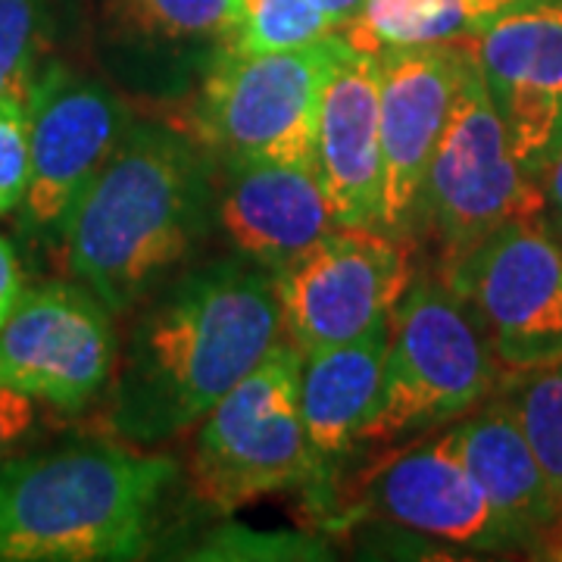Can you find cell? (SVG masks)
<instances>
[{
  "label": "cell",
  "mask_w": 562,
  "mask_h": 562,
  "mask_svg": "<svg viewBox=\"0 0 562 562\" xmlns=\"http://www.w3.org/2000/svg\"><path fill=\"white\" fill-rule=\"evenodd\" d=\"M479 20L465 0H366L341 35L353 50L384 54L435 47L475 35Z\"/></svg>",
  "instance_id": "cell-19"
},
{
  "label": "cell",
  "mask_w": 562,
  "mask_h": 562,
  "mask_svg": "<svg viewBox=\"0 0 562 562\" xmlns=\"http://www.w3.org/2000/svg\"><path fill=\"white\" fill-rule=\"evenodd\" d=\"M322 0H241V20L220 47L232 54H272L291 50L331 35Z\"/></svg>",
  "instance_id": "cell-22"
},
{
  "label": "cell",
  "mask_w": 562,
  "mask_h": 562,
  "mask_svg": "<svg viewBox=\"0 0 562 562\" xmlns=\"http://www.w3.org/2000/svg\"><path fill=\"white\" fill-rule=\"evenodd\" d=\"M382 63L347 50L325 85L316 122V169L338 225L384 228Z\"/></svg>",
  "instance_id": "cell-15"
},
{
  "label": "cell",
  "mask_w": 562,
  "mask_h": 562,
  "mask_svg": "<svg viewBox=\"0 0 562 562\" xmlns=\"http://www.w3.org/2000/svg\"><path fill=\"white\" fill-rule=\"evenodd\" d=\"M501 397L513 409L562 506V360L528 372H509Z\"/></svg>",
  "instance_id": "cell-21"
},
{
  "label": "cell",
  "mask_w": 562,
  "mask_h": 562,
  "mask_svg": "<svg viewBox=\"0 0 562 562\" xmlns=\"http://www.w3.org/2000/svg\"><path fill=\"white\" fill-rule=\"evenodd\" d=\"M216 222V160L162 122H132L63 225V272L113 313L162 288Z\"/></svg>",
  "instance_id": "cell-2"
},
{
  "label": "cell",
  "mask_w": 562,
  "mask_h": 562,
  "mask_svg": "<svg viewBox=\"0 0 562 562\" xmlns=\"http://www.w3.org/2000/svg\"><path fill=\"white\" fill-rule=\"evenodd\" d=\"M29 110L32 162L20 222L29 238L54 247L72 206L135 120L106 81L81 76L63 63H47L41 69Z\"/></svg>",
  "instance_id": "cell-11"
},
{
  "label": "cell",
  "mask_w": 562,
  "mask_h": 562,
  "mask_svg": "<svg viewBox=\"0 0 562 562\" xmlns=\"http://www.w3.org/2000/svg\"><path fill=\"white\" fill-rule=\"evenodd\" d=\"M110 29L147 47L216 41L241 20V0H110Z\"/></svg>",
  "instance_id": "cell-20"
},
{
  "label": "cell",
  "mask_w": 562,
  "mask_h": 562,
  "mask_svg": "<svg viewBox=\"0 0 562 562\" xmlns=\"http://www.w3.org/2000/svg\"><path fill=\"white\" fill-rule=\"evenodd\" d=\"M116 360L113 313L72 279L25 288L0 325V387L60 413H81L106 394Z\"/></svg>",
  "instance_id": "cell-10"
},
{
  "label": "cell",
  "mask_w": 562,
  "mask_h": 562,
  "mask_svg": "<svg viewBox=\"0 0 562 562\" xmlns=\"http://www.w3.org/2000/svg\"><path fill=\"white\" fill-rule=\"evenodd\" d=\"M387 338L391 316L375 322L360 338L303 357L301 413L319 462L344 457L360 443L382 394Z\"/></svg>",
  "instance_id": "cell-17"
},
{
  "label": "cell",
  "mask_w": 562,
  "mask_h": 562,
  "mask_svg": "<svg viewBox=\"0 0 562 562\" xmlns=\"http://www.w3.org/2000/svg\"><path fill=\"white\" fill-rule=\"evenodd\" d=\"M501 387V369L460 297L438 276H413L391 310L379 406L360 443L391 447L447 428Z\"/></svg>",
  "instance_id": "cell-5"
},
{
  "label": "cell",
  "mask_w": 562,
  "mask_h": 562,
  "mask_svg": "<svg viewBox=\"0 0 562 562\" xmlns=\"http://www.w3.org/2000/svg\"><path fill=\"white\" fill-rule=\"evenodd\" d=\"M216 225L269 272L338 228L316 162H238L216 176Z\"/></svg>",
  "instance_id": "cell-16"
},
{
  "label": "cell",
  "mask_w": 562,
  "mask_h": 562,
  "mask_svg": "<svg viewBox=\"0 0 562 562\" xmlns=\"http://www.w3.org/2000/svg\"><path fill=\"white\" fill-rule=\"evenodd\" d=\"M35 422H38V409L32 397L0 387V465L16 457L25 438L35 431Z\"/></svg>",
  "instance_id": "cell-25"
},
{
  "label": "cell",
  "mask_w": 562,
  "mask_h": 562,
  "mask_svg": "<svg viewBox=\"0 0 562 562\" xmlns=\"http://www.w3.org/2000/svg\"><path fill=\"white\" fill-rule=\"evenodd\" d=\"M543 550H547L550 557H562V506H560V516H557V525H553L550 538H547V543H543Z\"/></svg>",
  "instance_id": "cell-30"
},
{
  "label": "cell",
  "mask_w": 562,
  "mask_h": 562,
  "mask_svg": "<svg viewBox=\"0 0 562 562\" xmlns=\"http://www.w3.org/2000/svg\"><path fill=\"white\" fill-rule=\"evenodd\" d=\"M366 519L397 525L469 550H525V535L487 501L469 472L453 428H438L397 443L369 472L353 497Z\"/></svg>",
  "instance_id": "cell-12"
},
{
  "label": "cell",
  "mask_w": 562,
  "mask_h": 562,
  "mask_svg": "<svg viewBox=\"0 0 562 562\" xmlns=\"http://www.w3.org/2000/svg\"><path fill=\"white\" fill-rule=\"evenodd\" d=\"M543 201H547V222L562 244V150L543 176Z\"/></svg>",
  "instance_id": "cell-27"
},
{
  "label": "cell",
  "mask_w": 562,
  "mask_h": 562,
  "mask_svg": "<svg viewBox=\"0 0 562 562\" xmlns=\"http://www.w3.org/2000/svg\"><path fill=\"white\" fill-rule=\"evenodd\" d=\"M22 291H25V276H22L20 254L10 238L0 235V325L10 319Z\"/></svg>",
  "instance_id": "cell-26"
},
{
  "label": "cell",
  "mask_w": 562,
  "mask_h": 562,
  "mask_svg": "<svg viewBox=\"0 0 562 562\" xmlns=\"http://www.w3.org/2000/svg\"><path fill=\"white\" fill-rule=\"evenodd\" d=\"M472 44L516 160L543 184L562 150V0H516Z\"/></svg>",
  "instance_id": "cell-13"
},
{
  "label": "cell",
  "mask_w": 562,
  "mask_h": 562,
  "mask_svg": "<svg viewBox=\"0 0 562 562\" xmlns=\"http://www.w3.org/2000/svg\"><path fill=\"white\" fill-rule=\"evenodd\" d=\"M472 38V35H469ZM469 38L435 47L384 50L382 157L384 232L409 238L422 181L457 98Z\"/></svg>",
  "instance_id": "cell-14"
},
{
  "label": "cell",
  "mask_w": 562,
  "mask_h": 562,
  "mask_svg": "<svg viewBox=\"0 0 562 562\" xmlns=\"http://www.w3.org/2000/svg\"><path fill=\"white\" fill-rule=\"evenodd\" d=\"M350 50L341 32L272 50H216L203 76L198 135L222 166L316 162V122L325 85Z\"/></svg>",
  "instance_id": "cell-7"
},
{
  "label": "cell",
  "mask_w": 562,
  "mask_h": 562,
  "mask_svg": "<svg viewBox=\"0 0 562 562\" xmlns=\"http://www.w3.org/2000/svg\"><path fill=\"white\" fill-rule=\"evenodd\" d=\"M272 276L281 338L306 357L391 316L413 281V241L384 228L338 225Z\"/></svg>",
  "instance_id": "cell-9"
},
{
  "label": "cell",
  "mask_w": 562,
  "mask_h": 562,
  "mask_svg": "<svg viewBox=\"0 0 562 562\" xmlns=\"http://www.w3.org/2000/svg\"><path fill=\"white\" fill-rule=\"evenodd\" d=\"M179 465L79 441L0 465V562L135 560Z\"/></svg>",
  "instance_id": "cell-3"
},
{
  "label": "cell",
  "mask_w": 562,
  "mask_h": 562,
  "mask_svg": "<svg viewBox=\"0 0 562 562\" xmlns=\"http://www.w3.org/2000/svg\"><path fill=\"white\" fill-rule=\"evenodd\" d=\"M453 438L487 501L522 531L528 547L543 550L560 516V501L501 394L453 422Z\"/></svg>",
  "instance_id": "cell-18"
},
{
  "label": "cell",
  "mask_w": 562,
  "mask_h": 562,
  "mask_svg": "<svg viewBox=\"0 0 562 562\" xmlns=\"http://www.w3.org/2000/svg\"><path fill=\"white\" fill-rule=\"evenodd\" d=\"M301 369L303 353L279 335L269 353L203 416L188 472L203 506L232 513L319 475L322 462L301 413Z\"/></svg>",
  "instance_id": "cell-6"
},
{
  "label": "cell",
  "mask_w": 562,
  "mask_h": 562,
  "mask_svg": "<svg viewBox=\"0 0 562 562\" xmlns=\"http://www.w3.org/2000/svg\"><path fill=\"white\" fill-rule=\"evenodd\" d=\"M276 276L241 254L166 281L147 301L106 387V425L132 443L181 435L279 341Z\"/></svg>",
  "instance_id": "cell-1"
},
{
  "label": "cell",
  "mask_w": 562,
  "mask_h": 562,
  "mask_svg": "<svg viewBox=\"0 0 562 562\" xmlns=\"http://www.w3.org/2000/svg\"><path fill=\"white\" fill-rule=\"evenodd\" d=\"M44 47L47 0H0V94H32Z\"/></svg>",
  "instance_id": "cell-23"
},
{
  "label": "cell",
  "mask_w": 562,
  "mask_h": 562,
  "mask_svg": "<svg viewBox=\"0 0 562 562\" xmlns=\"http://www.w3.org/2000/svg\"><path fill=\"white\" fill-rule=\"evenodd\" d=\"M528 216H547L543 184L516 160L469 38L460 88L409 222V241L425 244L443 276L506 222Z\"/></svg>",
  "instance_id": "cell-4"
},
{
  "label": "cell",
  "mask_w": 562,
  "mask_h": 562,
  "mask_svg": "<svg viewBox=\"0 0 562 562\" xmlns=\"http://www.w3.org/2000/svg\"><path fill=\"white\" fill-rule=\"evenodd\" d=\"M32 110L22 94H0V220L20 213L29 191Z\"/></svg>",
  "instance_id": "cell-24"
},
{
  "label": "cell",
  "mask_w": 562,
  "mask_h": 562,
  "mask_svg": "<svg viewBox=\"0 0 562 562\" xmlns=\"http://www.w3.org/2000/svg\"><path fill=\"white\" fill-rule=\"evenodd\" d=\"M362 3H366V0H322V7H325L331 25H335V32H341L344 25L360 13Z\"/></svg>",
  "instance_id": "cell-28"
},
{
  "label": "cell",
  "mask_w": 562,
  "mask_h": 562,
  "mask_svg": "<svg viewBox=\"0 0 562 562\" xmlns=\"http://www.w3.org/2000/svg\"><path fill=\"white\" fill-rule=\"evenodd\" d=\"M469 3V10L475 13V20L482 25L487 16H494V13H501L503 7H509V3H516V0H465Z\"/></svg>",
  "instance_id": "cell-29"
},
{
  "label": "cell",
  "mask_w": 562,
  "mask_h": 562,
  "mask_svg": "<svg viewBox=\"0 0 562 562\" xmlns=\"http://www.w3.org/2000/svg\"><path fill=\"white\" fill-rule=\"evenodd\" d=\"M441 279L503 375L562 360V244L547 216L506 222Z\"/></svg>",
  "instance_id": "cell-8"
}]
</instances>
